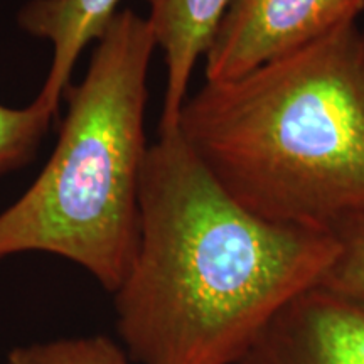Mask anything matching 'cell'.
<instances>
[{"label":"cell","mask_w":364,"mask_h":364,"mask_svg":"<svg viewBox=\"0 0 364 364\" xmlns=\"http://www.w3.org/2000/svg\"><path fill=\"white\" fill-rule=\"evenodd\" d=\"M338 253L329 230L263 220L236 203L177 130L149 145L140 233L115 294L136 364H233Z\"/></svg>","instance_id":"obj_1"},{"label":"cell","mask_w":364,"mask_h":364,"mask_svg":"<svg viewBox=\"0 0 364 364\" xmlns=\"http://www.w3.org/2000/svg\"><path fill=\"white\" fill-rule=\"evenodd\" d=\"M194 156L263 220L329 230L364 209V53L356 22L189 95Z\"/></svg>","instance_id":"obj_2"},{"label":"cell","mask_w":364,"mask_h":364,"mask_svg":"<svg viewBox=\"0 0 364 364\" xmlns=\"http://www.w3.org/2000/svg\"><path fill=\"white\" fill-rule=\"evenodd\" d=\"M157 44L147 17L118 11L97 41L48 164L0 213V260L43 252L66 258L110 294L134 263L149 144L145 108Z\"/></svg>","instance_id":"obj_3"},{"label":"cell","mask_w":364,"mask_h":364,"mask_svg":"<svg viewBox=\"0 0 364 364\" xmlns=\"http://www.w3.org/2000/svg\"><path fill=\"white\" fill-rule=\"evenodd\" d=\"M364 0H231L206 59V81L240 78L356 22Z\"/></svg>","instance_id":"obj_4"},{"label":"cell","mask_w":364,"mask_h":364,"mask_svg":"<svg viewBox=\"0 0 364 364\" xmlns=\"http://www.w3.org/2000/svg\"><path fill=\"white\" fill-rule=\"evenodd\" d=\"M233 364H364V304L314 287L273 318Z\"/></svg>","instance_id":"obj_5"},{"label":"cell","mask_w":364,"mask_h":364,"mask_svg":"<svg viewBox=\"0 0 364 364\" xmlns=\"http://www.w3.org/2000/svg\"><path fill=\"white\" fill-rule=\"evenodd\" d=\"M147 21L157 48L166 59L164 93L159 134L174 132L182 105L189 97V81L199 58L211 44L220 21L231 0H145Z\"/></svg>","instance_id":"obj_6"},{"label":"cell","mask_w":364,"mask_h":364,"mask_svg":"<svg viewBox=\"0 0 364 364\" xmlns=\"http://www.w3.org/2000/svg\"><path fill=\"white\" fill-rule=\"evenodd\" d=\"M122 0H29L17 14V24L33 38L53 48L51 66L38 97L58 112L71 86L76 63L91 41L100 36L120 11Z\"/></svg>","instance_id":"obj_7"},{"label":"cell","mask_w":364,"mask_h":364,"mask_svg":"<svg viewBox=\"0 0 364 364\" xmlns=\"http://www.w3.org/2000/svg\"><path fill=\"white\" fill-rule=\"evenodd\" d=\"M56 113L39 98L19 108L0 103V177L33 161Z\"/></svg>","instance_id":"obj_8"},{"label":"cell","mask_w":364,"mask_h":364,"mask_svg":"<svg viewBox=\"0 0 364 364\" xmlns=\"http://www.w3.org/2000/svg\"><path fill=\"white\" fill-rule=\"evenodd\" d=\"M130 356L105 336L56 339L14 348L7 364H130Z\"/></svg>","instance_id":"obj_9"},{"label":"cell","mask_w":364,"mask_h":364,"mask_svg":"<svg viewBox=\"0 0 364 364\" xmlns=\"http://www.w3.org/2000/svg\"><path fill=\"white\" fill-rule=\"evenodd\" d=\"M331 233L338 253L321 285L364 304V209L336 223Z\"/></svg>","instance_id":"obj_10"},{"label":"cell","mask_w":364,"mask_h":364,"mask_svg":"<svg viewBox=\"0 0 364 364\" xmlns=\"http://www.w3.org/2000/svg\"><path fill=\"white\" fill-rule=\"evenodd\" d=\"M361 44H363V53H364V31H361Z\"/></svg>","instance_id":"obj_11"}]
</instances>
